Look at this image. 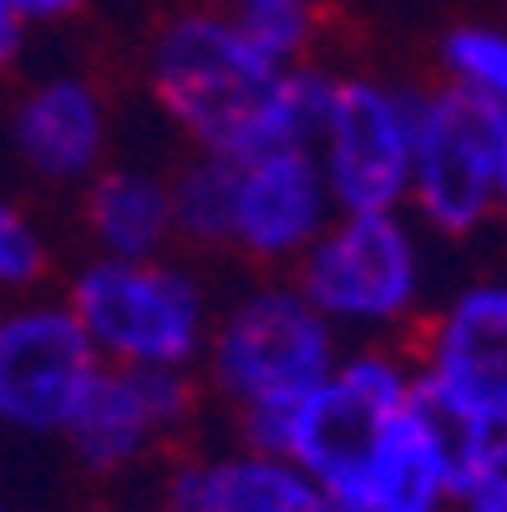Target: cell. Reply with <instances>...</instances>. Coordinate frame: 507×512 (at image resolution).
I'll return each mask as SVG.
<instances>
[{
	"instance_id": "obj_8",
	"label": "cell",
	"mask_w": 507,
	"mask_h": 512,
	"mask_svg": "<svg viewBox=\"0 0 507 512\" xmlns=\"http://www.w3.org/2000/svg\"><path fill=\"white\" fill-rule=\"evenodd\" d=\"M507 127L462 92L442 87L416 97V148L406 203L426 229L467 239L497 213V158Z\"/></svg>"
},
{
	"instance_id": "obj_21",
	"label": "cell",
	"mask_w": 507,
	"mask_h": 512,
	"mask_svg": "<svg viewBox=\"0 0 507 512\" xmlns=\"http://www.w3.org/2000/svg\"><path fill=\"white\" fill-rule=\"evenodd\" d=\"M11 6L21 11V21H61L82 6V0H11Z\"/></svg>"
},
{
	"instance_id": "obj_9",
	"label": "cell",
	"mask_w": 507,
	"mask_h": 512,
	"mask_svg": "<svg viewBox=\"0 0 507 512\" xmlns=\"http://www.w3.org/2000/svg\"><path fill=\"white\" fill-rule=\"evenodd\" d=\"M416 386L462 436L507 431V279H477L442 305Z\"/></svg>"
},
{
	"instance_id": "obj_23",
	"label": "cell",
	"mask_w": 507,
	"mask_h": 512,
	"mask_svg": "<svg viewBox=\"0 0 507 512\" xmlns=\"http://www.w3.org/2000/svg\"><path fill=\"white\" fill-rule=\"evenodd\" d=\"M92 512H107V507H92Z\"/></svg>"
},
{
	"instance_id": "obj_6",
	"label": "cell",
	"mask_w": 507,
	"mask_h": 512,
	"mask_svg": "<svg viewBox=\"0 0 507 512\" xmlns=\"http://www.w3.org/2000/svg\"><path fill=\"white\" fill-rule=\"evenodd\" d=\"M295 289L345 335H381L421 305V244L406 213H335L295 259Z\"/></svg>"
},
{
	"instance_id": "obj_4",
	"label": "cell",
	"mask_w": 507,
	"mask_h": 512,
	"mask_svg": "<svg viewBox=\"0 0 507 512\" xmlns=\"http://www.w3.org/2000/svg\"><path fill=\"white\" fill-rule=\"evenodd\" d=\"M411 401H416V371L406 360L366 345L340 355L325 371V381H315L244 447L279 452L325 492H340L371 467L376 447L386 442V431Z\"/></svg>"
},
{
	"instance_id": "obj_5",
	"label": "cell",
	"mask_w": 507,
	"mask_h": 512,
	"mask_svg": "<svg viewBox=\"0 0 507 512\" xmlns=\"http://www.w3.org/2000/svg\"><path fill=\"white\" fill-rule=\"evenodd\" d=\"M66 310L87 330L102 365L188 371L208 345V300L188 269L158 259H92L71 284Z\"/></svg>"
},
{
	"instance_id": "obj_18",
	"label": "cell",
	"mask_w": 507,
	"mask_h": 512,
	"mask_svg": "<svg viewBox=\"0 0 507 512\" xmlns=\"http://www.w3.org/2000/svg\"><path fill=\"white\" fill-rule=\"evenodd\" d=\"M224 11H234L239 21H249L254 31H264L284 56L305 61V46L315 36V6L320 0H219Z\"/></svg>"
},
{
	"instance_id": "obj_15",
	"label": "cell",
	"mask_w": 507,
	"mask_h": 512,
	"mask_svg": "<svg viewBox=\"0 0 507 512\" xmlns=\"http://www.w3.org/2000/svg\"><path fill=\"white\" fill-rule=\"evenodd\" d=\"M87 234L102 259H158L173 229V183L148 168H107L87 188Z\"/></svg>"
},
{
	"instance_id": "obj_24",
	"label": "cell",
	"mask_w": 507,
	"mask_h": 512,
	"mask_svg": "<svg viewBox=\"0 0 507 512\" xmlns=\"http://www.w3.org/2000/svg\"><path fill=\"white\" fill-rule=\"evenodd\" d=\"M0 512H6V507H0Z\"/></svg>"
},
{
	"instance_id": "obj_16",
	"label": "cell",
	"mask_w": 507,
	"mask_h": 512,
	"mask_svg": "<svg viewBox=\"0 0 507 512\" xmlns=\"http://www.w3.org/2000/svg\"><path fill=\"white\" fill-rule=\"evenodd\" d=\"M442 71L452 92H462L467 102H477L487 117L507 127V31L502 26H487V21L457 26L442 41Z\"/></svg>"
},
{
	"instance_id": "obj_7",
	"label": "cell",
	"mask_w": 507,
	"mask_h": 512,
	"mask_svg": "<svg viewBox=\"0 0 507 512\" xmlns=\"http://www.w3.org/2000/svg\"><path fill=\"white\" fill-rule=\"evenodd\" d=\"M310 148L335 213H401L411 193L416 97L376 77H330Z\"/></svg>"
},
{
	"instance_id": "obj_20",
	"label": "cell",
	"mask_w": 507,
	"mask_h": 512,
	"mask_svg": "<svg viewBox=\"0 0 507 512\" xmlns=\"http://www.w3.org/2000/svg\"><path fill=\"white\" fill-rule=\"evenodd\" d=\"M21 41H26V21L11 0H0V77L11 71V61L21 56Z\"/></svg>"
},
{
	"instance_id": "obj_1",
	"label": "cell",
	"mask_w": 507,
	"mask_h": 512,
	"mask_svg": "<svg viewBox=\"0 0 507 512\" xmlns=\"http://www.w3.org/2000/svg\"><path fill=\"white\" fill-rule=\"evenodd\" d=\"M148 77L198 153L219 158L310 142L330 82L224 6H183L153 41Z\"/></svg>"
},
{
	"instance_id": "obj_12",
	"label": "cell",
	"mask_w": 507,
	"mask_h": 512,
	"mask_svg": "<svg viewBox=\"0 0 507 512\" xmlns=\"http://www.w3.org/2000/svg\"><path fill=\"white\" fill-rule=\"evenodd\" d=\"M467 442L472 436H462L416 386V401L396 416L371 467L350 487L330 492V507L335 512H447L457 497Z\"/></svg>"
},
{
	"instance_id": "obj_17",
	"label": "cell",
	"mask_w": 507,
	"mask_h": 512,
	"mask_svg": "<svg viewBox=\"0 0 507 512\" xmlns=\"http://www.w3.org/2000/svg\"><path fill=\"white\" fill-rule=\"evenodd\" d=\"M457 512H507V431L472 436L457 472Z\"/></svg>"
},
{
	"instance_id": "obj_10",
	"label": "cell",
	"mask_w": 507,
	"mask_h": 512,
	"mask_svg": "<svg viewBox=\"0 0 507 512\" xmlns=\"http://www.w3.org/2000/svg\"><path fill=\"white\" fill-rule=\"evenodd\" d=\"M102 355L66 305H26L0 315V426L26 436H66Z\"/></svg>"
},
{
	"instance_id": "obj_14",
	"label": "cell",
	"mask_w": 507,
	"mask_h": 512,
	"mask_svg": "<svg viewBox=\"0 0 507 512\" xmlns=\"http://www.w3.org/2000/svg\"><path fill=\"white\" fill-rule=\"evenodd\" d=\"M163 512H335L330 492L289 457L239 447L183 462L163 482Z\"/></svg>"
},
{
	"instance_id": "obj_3",
	"label": "cell",
	"mask_w": 507,
	"mask_h": 512,
	"mask_svg": "<svg viewBox=\"0 0 507 512\" xmlns=\"http://www.w3.org/2000/svg\"><path fill=\"white\" fill-rule=\"evenodd\" d=\"M340 330L300 295L295 284H259L213 320L203 371L239 421L244 442L284 416L340 360Z\"/></svg>"
},
{
	"instance_id": "obj_19",
	"label": "cell",
	"mask_w": 507,
	"mask_h": 512,
	"mask_svg": "<svg viewBox=\"0 0 507 512\" xmlns=\"http://www.w3.org/2000/svg\"><path fill=\"white\" fill-rule=\"evenodd\" d=\"M46 269V244L31 218L0 198V289H31Z\"/></svg>"
},
{
	"instance_id": "obj_22",
	"label": "cell",
	"mask_w": 507,
	"mask_h": 512,
	"mask_svg": "<svg viewBox=\"0 0 507 512\" xmlns=\"http://www.w3.org/2000/svg\"><path fill=\"white\" fill-rule=\"evenodd\" d=\"M497 213H507V142H502V158H497Z\"/></svg>"
},
{
	"instance_id": "obj_2",
	"label": "cell",
	"mask_w": 507,
	"mask_h": 512,
	"mask_svg": "<svg viewBox=\"0 0 507 512\" xmlns=\"http://www.w3.org/2000/svg\"><path fill=\"white\" fill-rule=\"evenodd\" d=\"M335 218L310 142L259 153H198L173 178V229L203 249L295 264Z\"/></svg>"
},
{
	"instance_id": "obj_11",
	"label": "cell",
	"mask_w": 507,
	"mask_h": 512,
	"mask_svg": "<svg viewBox=\"0 0 507 512\" xmlns=\"http://www.w3.org/2000/svg\"><path fill=\"white\" fill-rule=\"evenodd\" d=\"M193 411L188 371H137V365H102L92 376L66 442L92 472H122L142 462L168 431Z\"/></svg>"
},
{
	"instance_id": "obj_13",
	"label": "cell",
	"mask_w": 507,
	"mask_h": 512,
	"mask_svg": "<svg viewBox=\"0 0 507 512\" xmlns=\"http://www.w3.org/2000/svg\"><path fill=\"white\" fill-rule=\"evenodd\" d=\"M107 102L87 77H46L36 82L11 122L16 153L26 158V168L46 183H82L97 178L102 153H107Z\"/></svg>"
}]
</instances>
